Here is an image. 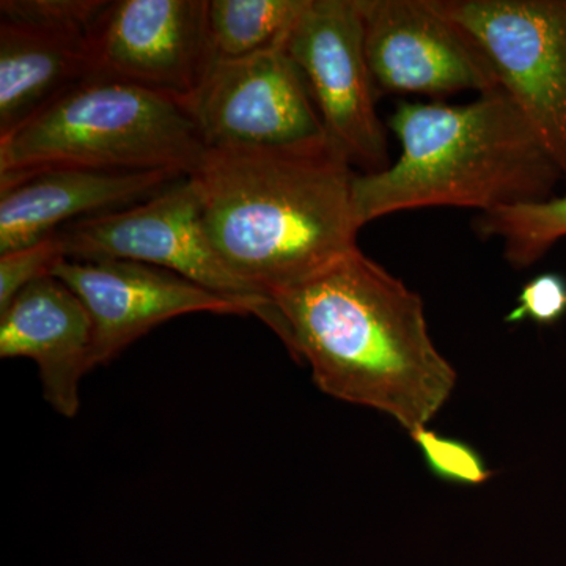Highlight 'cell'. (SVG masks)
<instances>
[{
	"mask_svg": "<svg viewBox=\"0 0 566 566\" xmlns=\"http://www.w3.org/2000/svg\"><path fill=\"white\" fill-rule=\"evenodd\" d=\"M182 177L92 169L29 175L0 189V253L39 243L71 222L144 202Z\"/></svg>",
	"mask_w": 566,
	"mask_h": 566,
	"instance_id": "cell-14",
	"label": "cell"
},
{
	"mask_svg": "<svg viewBox=\"0 0 566 566\" xmlns=\"http://www.w3.org/2000/svg\"><path fill=\"white\" fill-rule=\"evenodd\" d=\"M400 158L356 175L354 214L360 229L382 216L430 207L480 212L554 197L560 167L509 93L468 104L400 102L389 118Z\"/></svg>",
	"mask_w": 566,
	"mask_h": 566,
	"instance_id": "cell-3",
	"label": "cell"
},
{
	"mask_svg": "<svg viewBox=\"0 0 566 566\" xmlns=\"http://www.w3.org/2000/svg\"><path fill=\"white\" fill-rule=\"evenodd\" d=\"M92 345L87 308L54 275L22 290L0 314V357L39 365L44 400L69 419L80 411L81 381L93 370Z\"/></svg>",
	"mask_w": 566,
	"mask_h": 566,
	"instance_id": "cell-13",
	"label": "cell"
},
{
	"mask_svg": "<svg viewBox=\"0 0 566 566\" xmlns=\"http://www.w3.org/2000/svg\"><path fill=\"white\" fill-rule=\"evenodd\" d=\"M93 76L186 102L212 63L208 0H114L92 33Z\"/></svg>",
	"mask_w": 566,
	"mask_h": 566,
	"instance_id": "cell-11",
	"label": "cell"
},
{
	"mask_svg": "<svg viewBox=\"0 0 566 566\" xmlns=\"http://www.w3.org/2000/svg\"><path fill=\"white\" fill-rule=\"evenodd\" d=\"M52 275L77 294L91 315L92 368L111 364L134 342L177 316L253 315L249 304L161 268L128 260L63 259Z\"/></svg>",
	"mask_w": 566,
	"mask_h": 566,
	"instance_id": "cell-12",
	"label": "cell"
},
{
	"mask_svg": "<svg viewBox=\"0 0 566 566\" xmlns=\"http://www.w3.org/2000/svg\"><path fill=\"white\" fill-rule=\"evenodd\" d=\"M207 155L177 99L92 76L0 137V189L48 169L191 175Z\"/></svg>",
	"mask_w": 566,
	"mask_h": 566,
	"instance_id": "cell-4",
	"label": "cell"
},
{
	"mask_svg": "<svg viewBox=\"0 0 566 566\" xmlns=\"http://www.w3.org/2000/svg\"><path fill=\"white\" fill-rule=\"evenodd\" d=\"M352 164L334 145L216 153L189 177L222 262L270 297L359 249Z\"/></svg>",
	"mask_w": 566,
	"mask_h": 566,
	"instance_id": "cell-2",
	"label": "cell"
},
{
	"mask_svg": "<svg viewBox=\"0 0 566 566\" xmlns=\"http://www.w3.org/2000/svg\"><path fill=\"white\" fill-rule=\"evenodd\" d=\"M376 91L444 98L499 91L482 48L433 0H357Z\"/></svg>",
	"mask_w": 566,
	"mask_h": 566,
	"instance_id": "cell-10",
	"label": "cell"
},
{
	"mask_svg": "<svg viewBox=\"0 0 566 566\" xmlns=\"http://www.w3.org/2000/svg\"><path fill=\"white\" fill-rule=\"evenodd\" d=\"M307 0H208L212 62H233L285 48Z\"/></svg>",
	"mask_w": 566,
	"mask_h": 566,
	"instance_id": "cell-15",
	"label": "cell"
},
{
	"mask_svg": "<svg viewBox=\"0 0 566 566\" xmlns=\"http://www.w3.org/2000/svg\"><path fill=\"white\" fill-rule=\"evenodd\" d=\"M107 3L0 2V137L93 76L92 33Z\"/></svg>",
	"mask_w": 566,
	"mask_h": 566,
	"instance_id": "cell-9",
	"label": "cell"
},
{
	"mask_svg": "<svg viewBox=\"0 0 566 566\" xmlns=\"http://www.w3.org/2000/svg\"><path fill=\"white\" fill-rule=\"evenodd\" d=\"M474 230L483 240H501L506 262L523 270L566 238V196L479 212Z\"/></svg>",
	"mask_w": 566,
	"mask_h": 566,
	"instance_id": "cell-16",
	"label": "cell"
},
{
	"mask_svg": "<svg viewBox=\"0 0 566 566\" xmlns=\"http://www.w3.org/2000/svg\"><path fill=\"white\" fill-rule=\"evenodd\" d=\"M66 259L57 233L28 248L0 253V314L33 282L52 275Z\"/></svg>",
	"mask_w": 566,
	"mask_h": 566,
	"instance_id": "cell-18",
	"label": "cell"
},
{
	"mask_svg": "<svg viewBox=\"0 0 566 566\" xmlns=\"http://www.w3.org/2000/svg\"><path fill=\"white\" fill-rule=\"evenodd\" d=\"M566 315V279L562 274L535 275L517 294L516 307L505 316L506 323L528 322L553 326Z\"/></svg>",
	"mask_w": 566,
	"mask_h": 566,
	"instance_id": "cell-19",
	"label": "cell"
},
{
	"mask_svg": "<svg viewBox=\"0 0 566 566\" xmlns=\"http://www.w3.org/2000/svg\"><path fill=\"white\" fill-rule=\"evenodd\" d=\"M409 434L419 446L428 469L438 479L455 485L479 486L493 476L483 457L468 442L436 433L427 427L417 428Z\"/></svg>",
	"mask_w": 566,
	"mask_h": 566,
	"instance_id": "cell-17",
	"label": "cell"
},
{
	"mask_svg": "<svg viewBox=\"0 0 566 566\" xmlns=\"http://www.w3.org/2000/svg\"><path fill=\"white\" fill-rule=\"evenodd\" d=\"M70 260H128L188 279L203 289L251 305L271 329L277 327L273 301L222 262L202 219L199 188L182 177L144 202L92 216L57 232Z\"/></svg>",
	"mask_w": 566,
	"mask_h": 566,
	"instance_id": "cell-5",
	"label": "cell"
},
{
	"mask_svg": "<svg viewBox=\"0 0 566 566\" xmlns=\"http://www.w3.org/2000/svg\"><path fill=\"white\" fill-rule=\"evenodd\" d=\"M270 300L275 334L329 397L385 412L411 433L455 389V368L431 340L422 297L360 249Z\"/></svg>",
	"mask_w": 566,
	"mask_h": 566,
	"instance_id": "cell-1",
	"label": "cell"
},
{
	"mask_svg": "<svg viewBox=\"0 0 566 566\" xmlns=\"http://www.w3.org/2000/svg\"><path fill=\"white\" fill-rule=\"evenodd\" d=\"M485 52L566 182V0H433Z\"/></svg>",
	"mask_w": 566,
	"mask_h": 566,
	"instance_id": "cell-7",
	"label": "cell"
},
{
	"mask_svg": "<svg viewBox=\"0 0 566 566\" xmlns=\"http://www.w3.org/2000/svg\"><path fill=\"white\" fill-rule=\"evenodd\" d=\"M207 151L314 150L331 144L303 71L285 48L212 62L182 102Z\"/></svg>",
	"mask_w": 566,
	"mask_h": 566,
	"instance_id": "cell-6",
	"label": "cell"
},
{
	"mask_svg": "<svg viewBox=\"0 0 566 566\" xmlns=\"http://www.w3.org/2000/svg\"><path fill=\"white\" fill-rule=\"evenodd\" d=\"M285 50L307 81L331 144L364 174L387 169L385 125L357 0H307Z\"/></svg>",
	"mask_w": 566,
	"mask_h": 566,
	"instance_id": "cell-8",
	"label": "cell"
}]
</instances>
